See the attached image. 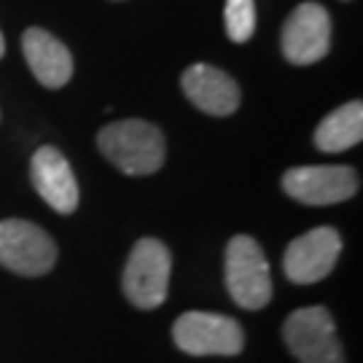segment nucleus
<instances>
[{
  "label": "nucleus",
  "mask_w": 363,
  "mask_h": 363,
  "mask_svg": "<svg viewBox=\"0 0 363 363\" xmlns=\"http://www.w3.org/2000/svg\"><path fill=\"white\" fill-rule=\"evenodd\" d=\"M358 172L342 164H307L291 167L283 175V191L291 199L312 208L339 205L358 191Z\"/></svg>",
  "instance_id": "nucleus-7"
},
{
  "label": "nucleus",
  "mask_w": 363,
  "mask_h": 363,
  "mask_svg": "<svg viewBox=\"0 0 363 363\" xmlns=\"http://www.w3.org/2000/svg\"><path fill=\"white\" fill-rule=\"evenodd\" d=\"M22 52H25L30 70L49 89H62L73 76V54L67 52L62 40L54 38L52 33L40 30V27L25 30Z\"/></svg>",
  "instance_id": "nucleus-12"
},
{
  "label": "nucleus",
  "mask_w": 363,
  "mask_h": 363,
  "mask_svg": "<svg viewBox=\"0 0 363 363\" xmlns=\"http://www.w3.org/2000/svg\"><path fill=\"white\" fill-rule=\"evenodd\" d=\"M342 253V237L331 226H318L288 245L283 256V272L296 286H312L334 272Z\"/></svg>",
  "instance_id": "nucleus-8"
},
{
  "label": "nucleus",
  "mask_w": 363,
  "mask_h": 363,
  "mask_svg": "<svg viewBox=\"0 0 363 363\" xmlns=\"http://www.w3.org/2000/svg\"><path fill=\"white\" fill-rule=\"evenodd\" d=\"M223 19H226V35L234 43H245L256 30V3L253 0H226Z\"/></svg>",
  "instance_id": "nucleus-14"
},
{
  "label": "nucleus",
  "mask_w": 363,
  "mask_h": 363,
  "mask_svg": "<svg viewBox=\"0 0 363 363\" xmlns=\"http://www.w3.org/2000/svg\"><path fill=\"white\" fill-rule=\"evenodd\" d=\"M331 49V16L320 3H301L283 25V54L294 65H312Z\"/></svg>",
  "instance_id": "nucleus-9"
},
{
  "label": "nucleus",
  "mask_w": 363,
  "mask_h": 363,
  "mask_svg": "<svg viewBox=\"0 0 363 363\" xmlns=\"http://www.w3.org/2000/svg\"><path fill=\"white\" fill-rule=\"evenodd\" d=\"M57 264V245L38 223L22 218L0 220V267L9 272L40 277Z\"/></svg>",
  "instance_id": "nucleus-6"
},
{
  "label": "nucleus",
  "mask_w": 363,
  "mask_h": 363,
  "mask_svg": "<svg viewBox=\"0 0 363 363\" xmlns=\"http://www.w3.org/2000/svg\"><path fill=\"white\" fill-rule=\"evenodd\" d=\"M30 178L40 194V199L52 210L70 216L78 208V183L73 175V167L67 164L60 148L40 145L30 162Z\"/></svg>",
  "instance_id": "nucleus-10"
},
{
  "label": "nucleus",
  "mask_w": 363,
  "mask_h": 363,
  "mask_svg": "<svg viewBox=\"0 0 363 363\" xmlns=\"http://www.w3.org/2000/svg\"><path fill=\"white\" fill-rule=\"evenodd\" d=\"M172 339L181 352L205 358V355H223L232 358L245 347V331L229 315L216 312H183L172 325Z\"/></svg>",
  "instance_id": "nucleus-4"
},
{
  "label": "nucleus",
  "mask_w": 363,
  "mask_h": 363,
  "mask_svg": "<svg viewBox=\"0 0 363 363\" xmlns=\"http://www.w3.org/2000/svg\"><path fill=\"white\" fill-rule=\"evenodd\" d=\"M97 145L124 175H151L164 164V135L143 118H124L100 130Z\"/></svg>",
  "instance_id": "nucleus-1"
},
{
  "label": "nucleus",
  "mask_w": 363,
  "mask_h": 363,
  "mask_svg": "<svg viewBox=\"0 0 363 363\" xmlns=\"http://www.w3.org/2000/svg\"><path fill=\"white\" fill-rule=\"evenodd\" d=\"M6 54V40H3V33H0V57Z\"/></svg>",
  "instance_id": "nucleus-15"
},
{
  "label": "nucleus",
  "mask_w": 363,
  "mask_h": 363,
  "mask_svg": "<svg viewBox=\"0 0 363 363\" xmlns=\"http://www.w3.org/2000/svg\"><path fill=\"white\" fill-rule=\"evenodd\" d=\"M172 272V256L164 242L154 237H143L132 247L121 286L138 310H156L164 304Z\"/></svg>",
  "instance_id": "nucleus-3"
},
{
  "label": "nucleus",
  "mask_w": 363,
  "mask_h": 363,
  "mask_svg": "<svg viewBox=\"0 0 363 363\" xmlns=\"http://www.w3.org/2000/svg\"><path fill=\"white\" fill-rule=\"evenodd\" d=\"M315 148L323 154H339L363 140V105L361 100L331 111L315 130Z\"/></svg>",
  "instance_id": "nucleus-13"
},
{
  "label": "nucleus",
  "mask_w": 363,
  "mask_h": 363,
  "mask_svg": "<svg viewBox=\"0 0 363 363\" xmlns=\"http://www.w3.org/2000/svg\"><path fill=\"white\" fill-rule=\"evenodd\" d=\"M181 86L183 94L208 116H232L242 100L237 81L220 67L205 65V62L186 67V73L181 76Z\"/></svg>",
  "instance_id": "nucleus-11"
},
{
  "label": "nucleus",
  "mask_w": 363,
  "mask_h": 363,
  "mask_svg": "<svg viewBox=\"0 0 363 363\" xmlns=\"http://www.w3.org/2000/svg\"><path fill=\"white\" fill-rule=\"evenodd\" d=\"M283 339L298 363H345L337 323L320 304L291 312L283 323Z\"/></svg>",
  "instance_id": "nucleus-5"
},
{
  "label": "nucleus",
  "mask_w": 363,
  "mask_h": 363,
  "mask_svg": "<svg viewBox=\"0 0 363 363\" xmlns=\"http://www.w3.org/2000/svg\"><path fill=\"white\" fill-rule=\"evenodd\" d=\"M226 291L242 310H261L272 301L269 261L247 234H237L226 245Z\"/></svg>",
  "instance_id": "nucleus-2"
}]
</instances>
